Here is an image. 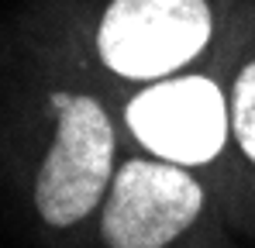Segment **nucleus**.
I'll return each mask as SVG.
<instances>
[{
	"mask_svg": "<svg viewBox=\"0 0 255 248\" xmlns=\"http://www.w3.org/2000/svg\"><path fill=\"white\" fill-rule=\"evenodd\" d=\"M128 127L152 155L176 165H200L221 152L231 111L217 83L179 76L141 90L128 104Z\"/></svg>",
	"mask_w": 255,
	"mask_h": 248,
	"instance_id": "20e7f679",
	"label": "nucleus"
},
{
	"mask_svg": "<svg viewBox=\"0 0 255 248\" xmlns=\"http://www.w3.org/2000/svg\"><path fill=\"white\" fill-rule=\"evenodd\" d=\"M55 111H59V131L55 145L48 148L38 169L35 207L52 228H69L97 207L111 179L114 131L104 107L90 97L59 93Z\"/></svg>",
	"mask_w": 255,
	"mask_h": 248,
	"instance_id": "f03ea898",
	"label": "nucleus"
},
{
	"mask_svg": "<svg viewBox=\"0 0 255 248\" xmlns=\"http://www.w3.org/2000/svg\"><path fill=\"white\" fill-rule=\"evenodd\" d=\"M211 38L204 0H114L100 21V59L131 80H155L186 66Z\"/></svg>",
	"mask_w": 255,
	"mask_h": 248,
	"instance_id": "f257e3e1",
	"label": "nucleus"
},
{
	"mask_svg": "<svg viewBox=\"0 0 255 248\" xmlns=\"http://www.w3.org/2000/svg\"><path fill=\"white\" fill-rule=\"evenodd\" d=\"M228 111H231V127H235L242 152L255 162V62L245 66V73L235 80V93H231Z\"/></svg>",
	"mask_w": 255,
	"mask_h": 248,
	"instance_id": "39448f33",
	"label": "nucleus"
},
{
	"mask_svg": "<svg viewBox=\"0 0 255 248\" xmlns=\"http://www.w3.org/2000/svg\"><path fill=\"white\" fill-rule=\"evenodd\" d=\"M200 207L197 179L176 162L131 159L114 176L100 235L111 248H166L200 217Z\"/></svg>",
	"mask_w": 255,
	"mask_h": 248,
	"instance_id": "7ed1b4c3",
	"label": "nucleus"
}]
</instances>
